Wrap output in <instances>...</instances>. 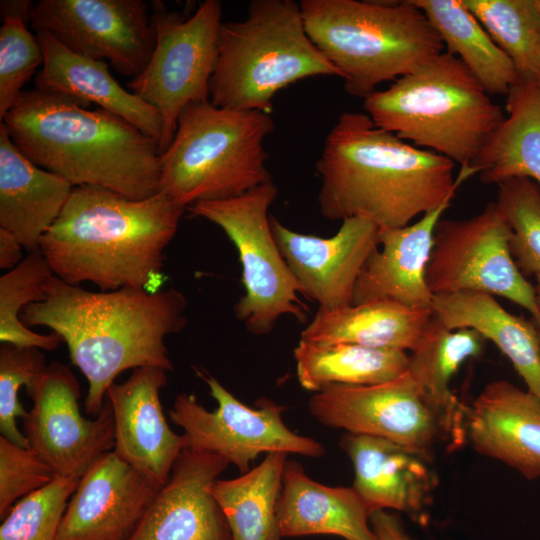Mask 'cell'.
Returning a JSON list of instances; mask_svg holds the SVG:
<instances>
[{"instance_id":"f6af8a7d","label":"cell","mask_w":540,"mask_h":540,"mask_svg":"<svg viewBox=\"0 0 540 540\" xmlns=\"http://www.w3.org/2000/svg\"><path fill=\"white\" fill-rule=\"evenodd\" d=\"M537 83H538L539 86H540V74H539V76H538V78H537Z\"/></svg>"},{"instance_id":"2e32d148","label":"cell","mask_w":540,"mask_h":540,"mask_svg":"<svg viewBox=\"0 0 540 540\" xmlns=\"http://www.w3.org/2000/svg\"><path fill=\"white\" fill-rule=\"evenodd\" d=\"M275 242L301 293L333 310L353 305L358 277L379 247L380 228L373 222L344 219L337 233L322 238L295 232L270 216Z\"/></svg>"},{"instance_id":"b9f144b4","label":"cell","mask_w":540,"mask_h":540,"mask_svg":"<svg viewBox=\"0 0 540 540\" xmlns=\"http://www.w3.org/2000/svg\"><path fill=\"white\" fill-rule=\"evenodd\" d=\"M530 320L532 321L536 331H537V334H538V337H539V341H540V312L535 315V316H531Z\"/></svg>"},{"instance_id":"52a82bcc","label":"cell","mask_w":540,"mask_h":540,"mask_svg":"<svg viewBox=\"0 0 540 540\" xmlns=\"http://www.w3.org/2000/svg\"><path fill=\"white\" fill-rule=\"evenodd\" d=\"M273 130L270 112L219 108L210 101L188 104L160 154V192L187 209L271 182L264 140Z\"/></svg>"},{"instance_id":"83f0119b","label":"cell","mask_w":540,"mask_h":540,"mask_svg":"<svg viewBox=\"0 0 540 540\" xmlns=\"http://www.w3.org/2000/svg\"><path fill=\"white\" fill-rule=\"evenodd\" d=\"M433 317L432 309L393 301H372L339 309H318L300 340L412 351Z\"/></svg>"},{"instance_id":"8fae6325","label":"cell","mask_w":540,"mask_h":540,"mask_svg":"<svg viewBox=\"0 0 540 540\" xmlns=\"http://www.w3.org/2000/svg\"><path fill=\"white\" fill-rule=\"evenodd\" d=\"M511 229L496 202L461 220L440 219L426 270L433 295L480 292L540 312L534 285L519 271L510 249Z\"/></svg>"},{"instance_id":"d6a6232c","label":"cell","mask_w":540,"mask_h":540,"mask_svg":"<svg viewBox=\"0 0 540 540\" xmlns=\"http://www.w3.org/2000/svg\"><path fill=\"white\" fill-rule=\"evenodd\" d=\"M463 2L511 59L519 81H537L540 74V13L534 0Z\"/></svg>"},{"instance_id":"4fadbf2b","label":"cell","mask_w":540,"mask_h":540,"mask_svg":"<svg viewBox=\"0 0 540 540\" xmlns=\"http://www.w3.org/2000/svg\"><path fill=\"white\" fill-rule=\"evenodd\" d=\"M31 25L79 55L109 62L126 77L148 64L155 31L142 0H41Z\"/></svg>"},{"instance_id":"ffe728a7","label":"cell","mask_w":540,"mask_h":540,"mask_svg":"<svg viewBox=\"0 0 540 540\" xmlns=\"http://www.w3.org/2000/svg\"><path fill=\"white\" fill-rule=\"evenodd\" d=\"M466 439L480 454L539 478L540 398L507 380L488 383L468 407Z\"/></svg>"},{"instance_id":"4dcf8cb0","label":"cell","mask_w":540,"mask_h":540,"mask_svg":"<svg viewBox=\"0 0 540 540\" xmlns=\"http://www.w3.org/2000/svg\"><path fill=\"white\" fill-rule=\"evenodd\" d=\"M294 359L300 385L318 392L331 385H374L398 378L408 369L406 351L348 343L322 345L300 340Z\"/></svg>"},{"instance_id":"7c38bea8","label":"cell","mask_w":540,"mask_h":540,"mask_svg":"<svg viewBox=\"0 0 540 540\" xmlns=\"http://www.w3.org/2000/svg\"><path fill=\"white\" fill-rule=\"evenodd\" d=\"M211 396L214 411L205 409L192 394L180 393L169 409L171 421L181 427L185 448L225 458L244 474L261 453L284 452L318 458L326 453L317 440L289 429L282 419L286 407L260 399L251 408L234 397L215 377L195 368Z\"/></svg>"},{"instance_id":"9c48e42d","label":"cell","mask_w":540,"mask_h":540,"mask_svg":"<svg viewBox=\"0 0 540 540\" xmlns=\"http://www.w3.org/2000/svg\"><path fill=\"white\" fill-rule=\"evenodd\" d=\"M278 195L273 181L240 196L197 202L187 209L219 226L233 242L242 265L244 294L236 318L255 335L269 333L282 315L305 322L301 288L273 237L269 208Z\"/></svg>"},{"instance_id":"6da1fadb","label":"cell","mask_w":540,"mask_h":540,"mask_svg":"<svg viewBox=\"0 0 540 540\" xmlns=\"http://www.w3.org/2000/svg\"><path fill=\"white\" fill-rule=\"evenodd\" d=\"M187 304L175 288L92 292L53 275L44 285L43 299L27 306L21 321L61 336L71 362L88 381L85 412L96 417L108 388L123 371L173 369L165 340L186 327Z\"/></svg>"},{"instance_id":"9a60e30c","label":"cell","mask_w":540,"mask_h":540,"mask_svg":"<svg viewBox=\"0 0 540 540\" xmlns=\"http://www.w3.org/2000/svg\"><path fill=\"white\" fill-rule=\"evenodd\" d=\"M311 415L347 433L380 437L429 461L444 440L441 426L408 371L374 385H331L310 398Z\"/></svg>"},{"instance_id":"ac0fdd59","label":"cell","mask_w":540,"mask_h":540,"mask_svg":"<svg viewBox=\"0 0 540 540\" xmlns=\"http://www.w3.org/2000/svg\"><path fill=\"white\" fill-rule=\"evenodd\" d=\"M230 463L220 455L184 448L127 540H232L212 493Z\"/></svg>"},{"instance_id":"5b68a950","label":"cell","mask_w":540,"mask_h":540,"mask_svg":"<svg viewBox=\"0 0 540 540\" xmlns=\"http://www.w3.org/2000/svg\"><path fill=\"white\" fill-rule=\"evenodd\" d=\"M299 6L310 40L355 97L365 99L379 84L413 72L444 51L413 0H302Z\"/></svg>"},{"instance_id":"f1b7e54d","label":"cell","mask_w":540,"mask_h":540,"mask_svg":"<svg viewBox=\"0 0 540 540\" xmlns=\"http://www.w3.org/2000/svg\"><path fill=\"white\" fill-rule=\"evenodd\" d=\"M507 117L493 131L470 164L485 184L529 178L540 185V86L518 81L506 102Z\"/></svg>"},{"instance_id":"7a4b0ae2","label":"cell","mask_w":540,"mask_h":540,"mask_svg":"<svg viewBox=\"0 0 540 540\" xmlns=\"http://www.w3.org/2000/svg\"><path fill=\"white\" fill-rule=\"evenodd\" d=\"M436 152L408 144L367 114L342 113L315 167L318 204L329 220L360 217L380 229L407 226L439 207L471 173Z\"/></svg>"},{"instance_id":"ba28073f","label":"cell","mask_w":540,"mask_h":540,"mask_svg":"<svg viewBox=\"0 0 540 540\" xmlns=\"http://www.w3.org/2000/svg\"><path fill=\"white\" fill-rule=\"evenodd\" d=\"M315 76L340 73L307 35L299 3L253 0L245 19L222 24L210 102L270 112L280 90Z\"/></svg>"},{"instance_id":"ee69618b","label":"cell","mask_w":540,"mask_h":540,"mask_svg":"<svg viewBox=\"0 0 540 540\" xmlns=\"http://www.w3.org/2000/svg\"><path fill=\"white\" fill-rule=\"evenodd\" d=\"M534 3H535V6H536V8L538 9V11L540 13V0H534Z\"/></svg>"},{"instance_id":"f546056e","label":"cell","mask_w":540,"mask_h":540,"mask_svg":"<svg viewBox=\"0 0 540 540\" xmlns=\"http://www.w3.org/2000/svg\"><path fill=\"white\" fill-rule=\"evenodd\" d=\"M488 95H507L519 81L511 59L495 44L463 0H413Z\"/></svg>"},{"instance_id":"5bb4252c","label":"cell","mask_w":540,"mask_h":540,"mask_svg":"<svg viewBox=\"0 0 540 540\" xmlns=\"http://www.w3.org/2000/svg\"><path fill=\"white\" fill-rule=\"evenodd\" d=\"M33 402L23 421L30 448L56 475L80 477L104 453L114 448V418L105 398L92 420L80 413L79 383L70 368L50 363L27 391Z\"/></svg>"},{"instance_id":"e0dca14e","label":"cell","mask_w":540,"mask_h":540,"mask_svg":"<svg viewBox=\"0 0 540 540\" xmlns=\"http://www.w3.org/2000/svg\"><path fill=\"white\" fill-rule=\"evenodd\" d=\"M161 487L114 451L102 454L80 477L57 540H127Z\"/></svg>"},{"instance_id":"e575fe53","label":"cell","mask_w":540,"mask_h":540,"mask_svg":"<svg viewBox=\"0 0 540 540\" xmlns=\"http://www.w3.org/2000/svg\"><path fill=\"white\" fill-rule=\"evenodd\" d=\"M496 205L511 229L509 249L527 278L540 276V185L515 178L498 185Z\"/></svg>"},{"instance_id":"484cf974","label":"cell","mask_w":540,"mask_h":540,"mask_svg":"<svg viewBox=\"0 0 540 540\" xmlns=\"http://www.w3.org/2000/svg\"><path fill=\"white\" fill-rule=\"evenodd\" d=\"M485 341L474 329L447 328L433 314L409 355L407 371L436 416L444 440L452 447H458L466 440L468 407L451 390V379L466 360L482 353Z\"/></svg>"},{"instance_id":"1f68e13d","label":"cell","mask_w":540,"mask_h":540,"mask_svg":"<svg viewBox=\"0 0 540 540\" xmlns=\"http://www.w3.org/2000/svg\"><path fill=\"white\" fill-rule=\"evenodd\" d=\"M287 455L267 453L260 464L241 476L214 482L212 493L226 517L232 540L282 538L277 502Z\"/></svg>"},{"instance_id":"7bdbcfd3","label":"cell","mask_w":540,"mask_h":540,"mask_svg":"<svg viewBox=\"0 0 540 540\" xmlns=\"http://www.w3.org/2000/svg\"><path fill=\"white\" fill-rule=\"evenodd\" d=\"M535 279H536V283L534 285V289H535L537 303H538L539 308H540V276L535 277Z\"/></svg>"},{"instance_id":"3957f363","label":"cell","mask_w":540,"mask_h":540,"mask_svg":"<svg viewBox=\"0 0 540 540\" xmlns=\"http://www.w3.org/2000/svg\"><path fill=\"white\" fill-rule=\"evenodd\" d=\"M185 209L162 192L131 199L102 187H73L40 251L68 284L156 292L165 281L166 248Z\"/></svg>"},{"instance_id":"60d3db41","label":"cell","mask_w":540,"mask_h":540,"mask_svg":"<svg viewBox=\"0 0 540 540\" xmlns=\"http://www.w3.org/2000/svg\"><path fill=\"white\" fill-rule=\"evenodd\" d=\"M24 247L10 232L0 228V269L6 272L15 268L24 258Z\"/></svg>"},{"instance_id":"d6986e66","label":"cell","mask_w":540,"mask_h":540,"mask_svg":"<svg viewBox=\"0 0 540 540\" xmlns=\"http://www.w3.org/2000/svg\"><path fill=\"white\" fill-rule=\"evenodd\" d=\"M167 381V370L140 367L106 393L114 418V453L161 486L185 448L183 435L172 431L163 413L160 390Z\"/></svg>"},{"instance_id":"277c9868","label":"cell","mask_w":540,"mask_h":540,"mask_svg":"<svg viewBox=\"0 0 540 540\" xmlns=\"http://www.w3.org/2000/svg\"><path fill=\"white\" fill-rule=\"evenodd\" d=\"M76 98L24 90L1 121L16 147L73 187H102L131 199L161 191L159 144L125 119Z\"/></svg>"},{"instance_id":"603a6c76","label":"cell","mask_w":540,"mask_h":540,"mask_svg":"<svg viewBox=\"0 0 540 540\" xmlns=\"http://www.w3.org/2000/svg\"><path fill=\"white\" fill-rule=\"evenodd\" d=\"M73 186L30 161L0 124V228L30 252L40 250L43 236L66 205Z\"/></svg>"},{"instance_id":"f35d334b","label":"cell","mask_w":540,"mask_h":540,"mask_svg":"<svg viewBox=\"0 0 540 540\" xmlns=\"http://www.w3.org/2000/svg\"><path fill=\"white\" fill-rule=\"evenodd\" d=\"M57 475L30 448L0 436V518L23 497L45 487Z\"/></svg>"},{"instance_id":"74e56055","label":"cell","mask_w":540,"mask_h":540,"mask_svg":"<svg viewBox=\"0 0 540 540\" xmlns=\"http://www.w3.org/2000/svg\"><path fill=\"white\" fill-rule=\"evenodd\" d=\"M41 349L9 343L0 346V432L11 442L28 448V441L17 426V418L27 412L19 401L22 386L30 391L47 368Z\"/></svg>"},{"instance_id":"30bf717a","label":"cell","mask_w":540,"mask_h":540,"mask_svg":"<svg viewBox=\"0 0 540 540\" xmlns=\"http://www.w3.org/2000/svg\"><path fill=\"white\" fill-rule=\"evenodd\" d=\"M151 18L155 31L152 55L144 70L127 86L159 112L161 154L175 135L182 110L193 102L210 101V80L223 24L222 4L206 0L189 18L161 7Z\"/></svg>"},{"instance_id":"d4e9b609","label":"cell","mask_w":540,"mask_h":540,"mask_svg":"<svg viewBox=\"0 0 540 540\" xmlns=\"http://www.w3.org/2000/svg\"><path fill=\"white\" fill-rule=\"evenodd\" d=\"M282 537L334 535L376 540L370 513L352 487H332L310 478L297 461H286L277 502Z\"/></svg>"},{"instance_id":"d590c367","label":"cell","mask_w":540,"mask_h":540,"mask_svg":"<svg viewBox=\"0 0 540 540\" xmlns=\"http://www.w3.org/2000/svg\"><path fill=\"white\" fill-rule=\"evenodd\" d=\"M78 478L57 475L45 487L17 501L2 519L0 540H57Z\"/></svg>"},{"instance_id":"8992f818","label":"cell","mask_w":540,"mask_h":540,"mask_svg":"<svg viewBox=\"0 0 540 540\" xmlns=\"http://www.w3.org/2000/svg\"><path fill=\"white\" fill-rule=\"evenodd\" d=\"M363 100L376 126L461 167L470 166L505 118L462 61L446 51Z\"/></svg>"},{"instance_id":"cb8c5ba5","label":"cell","mask_w":540,"mask_h":540,"mask_svg":"<svg viewBox=\"0 0 540 540\" xmlns=\"http://www.w3.org/2000/svg\"><path fill=\"white\" fill-rule=\"evenodd\" d=\"M43 52L36 89L64 94L109 111L159 144L162 120L156 108L124 89L111 75L107 62L70 51L46 32H36Z\"/></svg>"},{"instance_id":"8d00e7d4","label":"cell","mask_w":540,"mask_h":540,"mask_svg":"<svg viewBox=\"0 0 540 540\" xmlns=\"http://www.w3.org/2000/svg\"><path fill=\"white\" fill-rule=\"evenodd\" d=\"M0 27V119L18 103L23 86L43 64V52L36 35L27 28L28 18L1 14Z\"/></svg>"},{"instance_id":"44dd1931","label":"cell","mask_w":540,"mask_h":540,"mask_svg":"<svg viewBox=\"0 0 540 540\" xmlns=\"http://www.w3.org/2000/svg\"><path fill=\"white\" fill-rule=\"evenodd\" d=\"M454 196L425 213L420 220L395 229H380L379 246L366 261L355 286L353 305L393 301L431 309L434 295L426 270L434 232Z\"/></svg>"},{"instance_id":"ab89813d","label":"cell","mask_w":540,"mask_h":540,"mask_svg":"<svg viewBox=\"0 0 540 540\" xmlns=\"http://www.w3.org/2000/svg\"><path fill=\"white\" fill-rule=\"evenodd\" d=\"M370 525L376 540H416L405 530L401 519L389 510L372 512Z\"/></svg>"},{"instance_id":"836d02e7","label":"cell","mask_w":540,"mask_h":540,"mask_svg":"<svg viewBox=\"0 0 540 540\" xmlns=\"http://www.w3.org/2000/svg\"><path fill=\"white\" fill-rule=\"evenodd\" d=\"M53 272L41 251L28 253L0 277V340L20 347L55 350L63 339L55 332L38 334L21 321L23 310L44 297V285Z\"/></svg>"},{"instance_id":"7402d4cb","label":"cell","mask_w":540,"mask_h":540,"mask_svg":"<svg viewBox=\"0 0 540 540\" xmlns=\"http://www.w3.org/2000/svg\"><path fill=\"white\" fill-rule=\"evenodd\" d=\"M340 447L354 468L353 488L370 514L396 510L422 517L435 486L428 459L392 441L362 434L346 432Z\"/></svg>"},{"instance_id":"4316f807","label":"cell","mask_w":540,"mask_h":540,"mask_svg":"<svg viewBox=\"0 0 540 540\" xmlns=\"http://www.w3.org/2000/svg\"><path fill=\"white\" fill-rule=\"evenodd\" d=\"M431 309L447 328H471L493 342L540 398V341L530 319L508 312L492 295L471 291L434 295Z\"/></svg>"}]
</instances>
